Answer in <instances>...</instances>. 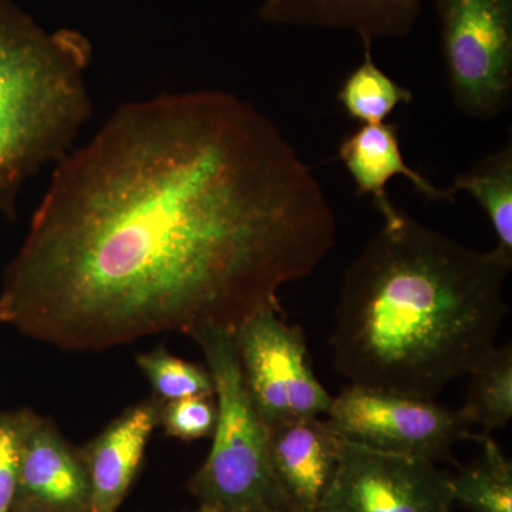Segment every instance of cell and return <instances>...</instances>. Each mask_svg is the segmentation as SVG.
Here are the masks:
<instances>
[{
    "label": "cell",
    "instance_id": "7c38bea8",
    "mask_svg": "<svg viewBox=\"0 0 512 512\" xmlns=\"http://www.w3.org/2000/svg\"><path fill=\"white\" fill-rule=\"evenodd\" d=\"M423 0H264L259 19L268 25L349 30L363 43L406 37Z\"/></svg>",
    "mask_w": 512,
    "mask_h": 512
},
{
    "label": "cell",
    "instance_id": "9c48e42d",
    "mask_svg": "<svg viewBox=\"0 0 512 512\" xmlns=\"http://www.w3.org/2000/svg\"><path fill=\"white\" fill-rule=\"evenodd\" d=\"M342 446L343 437L322 417L268 427L269 461L289 511H319L338 471Z\"/></svg>",
    "mask_w": 512,
    "mask_h": 512
},
{
    "label": "cell",
    "instance_id": "e0dca14e",
    "mask_svg": "<svg viewBox=\"0 0 512 512\" xmlns=\"http://www.w3.org/2000/svg\"><path fill=\"white\" fill-rule=\"evenodd\" d=\"M363 46L362 63L343 80L336 100L350 119L362 124H380L397 107L412 103L413 93L377 66L372 43H363Z\"/></svg>",
    "mask_w": 512,
    "mask_h": 512
},
{
    "label": "cell",
    "instance_id": "ba28073f",
    "mask_svg": "<svg viewBox=\"0 0 512 512\" xmlns=\"http://www.w3.org/2000/svg\"><path fill=\"white\" fill-rule=\"evenodd\" d=\"M450 476L426 458L343 439L338 471L318 512H451Z\"/></svg>",
    "mask_w": 512,
    "mask_h": 512
},
{
    "label": "cell",
    "instance_id": "6da1fadb",
    "mask_svg": "<svg viewBox=\"0 0 512 512\" xmlns=\"http://www.w3.org/2000/svg\"><path fill=\"white\" fill-rule=\"evenodd\" d=\"M325 190L235 94L124 104L67 153L0 292V323L72 352L158 333L234 332L282 311L336 244Z\"/></svg>",
    "mask_w": 512,
    "mask_h": 512
},
{
    "label": "cell",
    "instance_id": "ac0fdd59",
    "mask_svg": "<svg viewBox=\"0 0 512 512\" xmlns=\"http://www.w3.org/2000/svg\"><path fill=\"white\" fill-rule=\"evenodd\" d=\"M137 365L160 402L214 396V382L208 369L175 357L165 348L138 356Z\"/></svg>",
    "mask_w": 512,
    "mask_h": 512
},
{
    "label": "cell",
    "instance_id": "ffe728a7",
    "mask_svg": "<svg viewBox=\"0 0 512 512\" xmlns=\"http://www.w3.org/2000/svg\"><path fill=\"white\" fill-rule=\"evenodd\" d=\"M25 413L0 412V512H12L15 507Z\"/></svg>",
    "mask_w": 512,
    "mask_h": 512
},
{
    "label": "cell",
    "instance_id": "5bb4252c",
    "mask_svg": "<svg viewBox=\"0 0 512 512\" xmlns=\"http://www.w3.org/2000/svg\"><path fill=\"white\" fill-rule=\"evenodd\" d=\"M453 194L467 192L483 208L495 237L497 248L512 255V143L477 161L466 173L457 175Z\"/></svg>",
    "mask_w": 512,
    "mask_h": 512
},
{
    "label": "cell",
    "instance_id": "5b68a950",
    "mask_svg": "<svg viewBox=\"0 0 512 512\" xmlns=\"http://www.w3.org/2000/svg\"><path fill=\"white\" fill-rule=\"evenodd\" d=\"M437 18L454 106L500 116L512 99V0H437Z\"/></svg>",
    "mask_w": 512,
    "mask_h": 512
},
{
    "label": "cell",
    "instance_id": "4fadbf2b",
    "mask_svg": "<svg viewBox=\"0 0 512 512\" xmlns=\"http://www.w3.org/2000/svg\"><path fill=\"white\" fill-rule=\"evenodd\" d=\"M339 160L356 185L357 197H372L383 220L396 214L397 208L387 195V184L397 175L407 178L427 200L454 202L453 192L441 190L419 171L407 165L399 140V124H363L343 138Z\"/></svg>",
    "mask_w": 512,
    "mask_h": 512
},
{
    "label": "cell",
    "instance_id": "d6986e66",
    "mask_svg": "<svg viewBox=\"0 0 512 512\" xmlns=\"http://www.w3.org/2000/svg\"><path fill=\"white\" fill-rule=\"evenodd\" d=\"M215 396L187 397L163 403L160 424L168 437L183 441L205 439L217 424Z\"/></svg>",
    "mask_w": 512,
    "mask_h": 512
},
{
    "label": "cell",
    "instance_id": "8fae6325",
    "mask_svg": "<svg viewBox=\"0 0 512 512\" xmlns=\"http://www.w3.org/2000/svg\"><path fill=\"white\" fill-rule=\"evenodd\" d=\"M161 407L156 397L130 407L80 451L89 477L87 512L119 510L160 424Z\"/></svg>",
    "mask_w": 512,
    "mask_h": 512
},
{
    "label": "cell",
    "instance_id": "3957f363",
    "mask_svg": "<svg viewBox=\"0 0 512 512\" xmlns=\"http://www.w3.org/2000/svg\"><path fill=\"white\" fill-rule=\"evenodd\" d=\"M89 40L47 30L0 0V204L30 175L60 161L92 113Z\"/></svg>",
    "mask_w": 512,
    "mask_h": 512
},
{
    "label": "cell",
    "instance_id": "30bf717a",
    "mask_svg": "<svg viewBox=\"0 0 512 512\" xmlns=\"http://www.w3.org/2000/svg\"><path fill=\"white\" fill-rule=\"evenodd\" d=\"M90 488L80 451L52 421L26 410L16 501L57 512L89 511Z\"/></svg>",
    "mask_w": 512,
    "mask_h": 512
},
{
    "label": "cell",
    "instance_id": "44dd1931",
    "mask_svg": "<svg viewBox=\"0 0 512 512\" xmlns=\"http://www.w3.org/2000/svg\"><path fill=\"white\" fill-rule=\"evenodd\" d=\"M12 512H57V511L49 510V508H45V507H40V505L19 503V501H16L15 507H13Z\"/></svg>",
    "mask_w": 512,
    "mask_h": 512
},
{
    "label": "cell",
    "instance_id": "7402d4cb",
    "mask_svg": "<svg viewBox=\"0 0 512 512\" xmlns=\"http://www.w3.org/2000/svg\"><path fill=\"white\" fill-rule=\"evenodd\" d=\"M249 512H291L288 510H278V508H262V510H255Z\"/></svg>",
    "mask_w": 512,
    "mask_h": 512
},
{
    "label": "cell",
    "instance_id": "7a4b0ae2",
    "mask_svg": "<svg viewBox=\"0 0 512 512\" xmlns=\"http://www.w3.org/2000/svg\"><path fill=\"white\" fill-rule=\"evenodd\" d=\"M512 255L397 210L346 269L329 346L349 384L436 399L497 346Z\"/></svg>",
    "mask_w": 512,
    "mask_h": 512
},
{
    "label": "cell",
    "instance_id": "52a82bcc",
    "mask_svg": "<svg viewBox=\"0 0 512 512\" xmlns=\"http://www.w3.org/2000/svg\"><path fill=\"white\" fill-rule=\"evenodd\" d=\"M281 313L266 309L234 330L245 386L268 427L326 416L333 399L313 372L305 333Z\"/></svg>",
    "mask_w": 512,
    "mask_h": 512
},
{
    "label": "cell",
    "instance_id": "8992f818",
    "mask_svg": "<svg viewBox=\"0 0 512 512\" xmlns=\"http://www.w3.org/2000/svg\"><path fill=\"white\" fill-rule=\"evenodd\" d=\"M326 419L352 443L433 463L450 460L460 441L480 437L458 410L436 399L355 384L333 397Z\"/></svg>",
    "mask_w": 512,
    "mask_h": 512
},
{
    "label": "cell",
    "instance_id": "277c9868",
    "mask_svg": "<svg viewBox=\"0 0 512 512\" xmlns=\"http://www.w3.org/2000/svg\"><path fill=\"white\" fill-rule=\"evenodd\" d=\"M190 338L204 353L217 399L211 451L191 478V493L217 512L289 511L269 461L268 426L242 377L234 332L207 328Z\"/></svg>",
    "mask_w": 512,
    "mask_h": 512
},
{
    "label": "cell",
    "instance_id": "2e32d148",
    "mask_svg": "<svg viewBox=\"0 0 512 512\" xmlns=\"http://www.w3.org/2000/svg\"><path fill=\"white\" fill-rule=\"evenodd\" d=\"M467 376L466 403L458 412L485 433L507 426L512 417V345L495 346Z\"/></svg>",
    "mask_w": 512,
    "mask_h": 512
},
{
    "label": "cell",
    "instance_id": "603a6c76",
    "mask_svg": "<svg viewBox=\"0 0 512 512\" xmlns=\"http://www.w3.org/2000/svg\"><path fill=\"white\" fill-rule=\"evenodd\" d=\"M191 512H217V511L212 510V508H210V507H204V505H200V508H198V510L191 511Z\"/></svg>",
    "mask_w": 512,
    "mask_h": 512
},
{
    "label": "cell",
    "instance_id": "9a60e30c",
    "mask_svg": "<svg viewBox=\"0 0 512 512\" xmlns=\"http://www.w3.org/2000/svg\"><path fill=\"white\" fill-rule=\"evenodd\" d=\"M481 453L450 477L454 505L468 512H512V464L487 433L481 434Z\"/></svg>",
    "mask_w": 512,
    "mask_h": 512
}]
</instances>
